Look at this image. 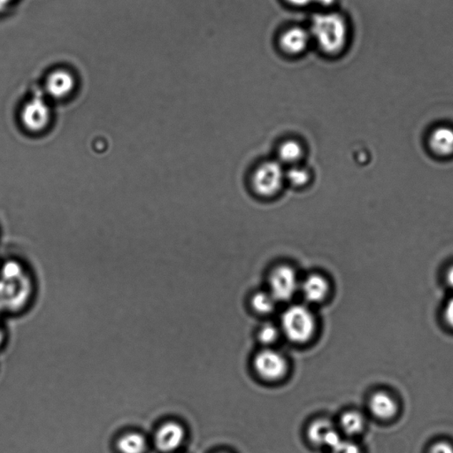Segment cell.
Instances as JSON below:
<instances>
[{
  "label": "cell",
  "mask_w": 453,
  "mask_h": 453,
  "mask_svg": "<svg viewBox=\"0 0 453 453\" xmlns=\"http://www.w3.org/2000/svg\"><path fill=\"white\" fill-rule=\"evenodd\" d=\"M286 1L295 6L304 7L311 5L312 3H316L317 0H286Z\"/></svg>",
  "instance_id": "cb8c5ba5"
},
{
  "label": "cell",
  "mask_w": 453,
  "mask_h": 453,
  "mask_svg": "<svg viewBox=\"0 0 453 453\" xmlns=\"http://www.w3.org/2000/svg\"><path fill=\"white\" fill-rule=\"evenodd\" d=\"M365 419L362 414L356 411L345 412L340 419V429L348 436H356L362 432Z\"/></svg>",
  "instance_id": "9a60e30c"
},
{
  "label": "cell",
  "mask_w": 453,
  "mask_h": 453,
  "mask_svg": "<svg viewBox=\"0 0 453 453\" xmlns=\"http://www.w3.org/2000/svg\"><path fill=\"white\" fill-rule=\"evenodd\" d=\"M253 366L259 377L270 382L285 377L288 370L285 356L272 349H265L258 353Z\"/></svg>",
  "instance_id": "5b68a950"
},
{
  "label": "cell",
  "mask_w": 453,
  "mask_h": 453,
  "mask_svg": "<svg viewBox=\"0 0 453 453\" xmlns=\"http://www.w3.org/2000/svg\"><path fill=\"white\" fill-rule=\"evenodd\" d=\"M316 3H318L320 4V5L324 6H329L333 5V4L335 3V0H317Z\"/></svg>",
  "instance_id": "4316f807"
},
{
  "label": "cell",
  "mask_w": 453,
  "mask_h": 453,
  "mask_svg": "<svg viewBox=\"0 0 453 453\" xmlns=\"http://www.w3.org/2000/svg\"><path fill=\"white\" fill-rule=\"evenodd\" d=\"M185 438V430L178 422H168L158 428L154 443L158 450L162 452H171L181 447Z\"/></svg>",
  "instance_id": "8992f818"
},
{
  "label": "cell",
  "mask_w": 453,
  "mask_h": 453,
  "mask_svg": "<svg viewBox=\"0 0 453 453\" xmlns=\"http://www.w3.org/2000/svg\"><path fill=\"white\" fill-rule=\"evenodd\" d=\"M444 320L448 324V326L453 330V297L447 302L444 308Z\"/></svg>",
  "instance_id": "603a6c76"
},
{
  "label": "cell",
  "mask_w": 453,
  "mask_h": 453,
  "mask_svg": "<svg viewBox=\"0 0 453 453\" xmlns=\"http://www.w3.org/2000/svg\"><path fill=\"white\" fill-rule=\"evenodd\" d=\"M285 180V172L279 162H264L254 171L253 188L260 197L270 198L281 190Z\"/></svg>",
  "instance_id": "3957f363"
},
{
  "label": "cell",
  "mask_w": 453,
  "mask_h": 453,
  "mask_svg": "<svg viewBox=\"0 0 453 453\" xmlns=\"http://www.w3.org/2000/svg\"><path fill=\"white\" fill-rule=\"evenodd\" d=\"M24 126L31 131H40L46 127L50 120V109L44 99L33 98L21 112Z\"/></svg>",
  "instance_id": "52a82bcc"
},
{
  "label": "cell",
  "mask_w": 453,
  "mask_h": 453,
  "mask_svg": "<svg viewBox=\"0 0 453 453\" xmlns=\"http://www.w3.org/2000/svg\"><path fill=\"white\" fill-rule=\"evenodd\" d=\"M16 0H0V16L6 12Z\"/></svg>",
  "instance_id": "d4e9b609"
},
{
  "label": "cell",
  "mask_w": 453,
  "mask_h": 453,
  "mask_svg": "<svg viewBox=\"0 0 453 453\" xmlns=\"http://www.w3.org/2000/svg\"><path fill=\"white\" fill-rule=\"evenodd\" d=\"M21 268L19 264L14 263V261H9V263L4 265L2 268L3 279L5 280H16L19 279L21 275Z\"/></svg>",
  "instance_id": "ffe728a7"
},
{
  "label": "cell",
  "mask_w": 453,
  "mask_h": 453,
  "mask_svg": "<svg viewBox=\"0 0 453 453\" xmlns=\"http://www.w3.org/2000/svg\"><path fill=\"white\" fill-rule=\"evenodd\" d=\"M316 330L314 315L310 309L302 305L287 308L282 316L281 330L290 341L305 344L312 340Z\"/></svg>",
  "instance_id": "7a4b0ae2"
},
{
  "label": "cell",
  "mask_w": 453,
  "mask_h": 453,
  "mask_svg": "<svg viewBox=\"0 0 453 453\" xmlns=\"http://www.w3.org/2000/svg\"><path fill=\"white\" fill-rule=\"evenodd\" d=\"M307 434L312 444L330 449L336 447L342 440L340 433L327 419H317L312 422Z\"/></svg>",
  "instance_id": "9c48e42d"
},
{
  "label": "cell",
  "mask_w": 453,
  "mask_h": 453,
  "mask_svg": "<svg viewBox=\"0 0 453 453\" xmlns=\"http://www.w3.org/2000/svg\"><path fill=\"white\" fill-rule=\"evenodd\" d=\"M296 272L292 268L283 265L275 268L270 276V292L276 301H288L300 290Z\"/></svg>",
  "instance_id": "277c9868"
},
{
  "label": "cell",
  "mask_w": 453,
  "mask_h": 453,
  "mask_svg": "<svg viewBox=\"0 0 453 453\" xmlns=\"http://www.w3.org/2000/svg\"><path fill=\"white\" fill-rule=\"evenodd\" d=\"M445 281H447L448 286L453 290V265L445 273Z\"/></svg>",
  "instance_id": "484cf974"
},
{
  "label": "cell",
  "mask_w": 453,
  "mask_h": 453,
  "mask_svg": "<svg viewBox=\"0 0 453 453\" xmlns=\"http://www.w3.org/2000/svg\"><path fill=\"white\" fill-rule=\"evenodd\" d=\"M330 453H362L358 445L351 441L342 440L336 447L330 449Z\"/></svg>",
  "instance_id": "44dd1931"
},
{
  "label": "cell",
  "mask_w": 453,
  "mask_h": 453,
  "mask_svg": "<svg viewBox=\"0 0 453 453\" xmlns=\"http://www.w3.org/2000/svg\"><path fill=\"white\" fill-rule=\"evenodd\" d=\"M3 332H2V330L0 329V345H1V342L3 341Z\"/></svg>",
  "instance_id": "83f0119b"
},
{
  "label": "cell",
  "mask_w": 453,
  "mask_h": 453,
  "mask_svg": "<svg viewBox=\"0 0 453 453\" xmlns=\"http://www.w3.org/2000/svg\"><path fill=\"white\" fill-rule=\"evenodd\" d=\"M430 453H453V447L450 444L440 442V443L433 445Z\"/></svg>",
  "instance_id": "7402d4cb"
},
{
  "label": "cell",
  "mask_w": 453,
  "mask_h": 453,
  "mask_svg": "<svg viewBox=\"0 0 453 453\" xmlns=\"http://www.w3.org/2000/svg\"><path fill=\"white\" fill-rule=\"evenodd\" d=\"M280 333L281 330H279L278 327L271 323H266L260 327L258 337L263 345H270L278 341Z\"/></svg>",
  "instance_id": "d6986e66"
},
{
  "label": "cell",
  "mask_w": 453,
  "mask_h": 453,
  "mask_svg": "<svg viewBox=\"0 0 453 453\" xmlns=\"http://www.w3.org/2000/svg\"><path fill=\"white\" fill-rule=\"evenodd\" d=\"M300 289L308 303L317 304L327 297L330 292V285L322 275L314 274L307 276L300 283Z\"/></svg>",
  "instance_id": "8fae6325"
},
{
  "label": "cell",
  "mask_w": 453,
  "mask_h": 453,
  "mask_svg": "<svg viewBox=\"0 0 453 453\" xmlns=\"http://www.w3.org/2000/svg\"><path fill=\"white\" fill-rule=\"evenodd\" d=\"M370 409L375 417L387 421V419L395 417L399 407H397L396 400L390 394L377 392L371 397Z\"/></svg>",
  "instance_id": "4fadbf2b"
},
{
  "label": "cell",
  "mask_w": 453,
  "mask_h": 453,
  "mask_svg": "<svg viewBox=\"0 0 453 453\" xmlns=\"http://www.w3.org/2000/svg\"><path fill=\"white\" fill-rule=\"evenodd\" d=\"M311 38L324 54L337 56L346 50L351 39V27L341 14L327 12L315 16Z\"/></svg>",
  "instance_id": "6da1fadb"
},
{
  "label": "cell",
  "mask_w": 453,
  "mask_h": 453,
  "mask_svg": "<svg viewBox=\"0 0 453 453\" xmlns=\"http://www.w3.org/2000/svg\"><path fill=\"white\" fill-rule=\"evenodd\" d=\"M309 173L305 169L292 167L285 173V179L294 187H303L309 182Z\"/></svg>",
  "instance_id": "ac0fdd59"
},
{
  "label": "cell",
  "mask_w": 453,
  "mask_h": 453,
  "mask_svg": "<svg viewBox=\"0 0 453 453\" xmlns=\"http://www.w3.org/2000/svg\"><path fill=\"white\" fill-rule=\"evenodd\" d=\"M302 153H303V150H302L300 143L294 141V140H289L280 146L278 156L279 159L285 163L294 164L300 161Z\"/></svg>",
  "instance_id": "2e32d148"
},
{
  "label": "cell",
  "mask_w": 453,
  "mask_h": 453,
  "mask_svg": "<svg viewBox=\"0 0 453 453\" xmlns=\"http://www.w3.org/2000/svg\"><path fill=\"white\" fill-rule=\"evenodd\" d=\"M75 77L68 70H54L47 76L46 89L55 98L67 97L75 89Z\"/></svg>",
  "instance_id": "30bf717a"
},
{
  "label": "cell",
  "mask_w": 453,
  "mask_h": 453,
  "mask_svg": "<svg viewBox=\"0 0 453 453\" xmlns=\"http://www.w3.org/2000/svg\"><path fill=\"white\" fill-rule=\"evenodd\" d=\"M310 32L300 27L286 29L280 36L279 44L283 53L297 56L307 49L311 40Z\"/></svg>",
  "instance_id": "ba28073f"
},
{
  "label": "cell",
  "mask_w": 453,
  "mask_h": 453,
  "mask_svg": "<svg viewBox=\"0 0 453 453\" xmlns=\"http://www.w3.org/2000/svg\"><path fill=\"white\" fill-rule=\"evenodd\" d=\"M429 148L439 157L453 156V128L440 126L431 132L429 138Z\"/></svg>",
  "instance_id": "7c38bea8"
},
{
  "label": "cell",
  "mask_w": 453,
  "mask_h": 453,
  "mask_svg": "<svg viewBox=\"0 0 453 453\" xmlns=\"http://www.w3.org/2000/svg\"><path fill=\"white\" fill-rule=\"evenodd\" d=\"M117 448L121 453H145L147 441L143 434L128 432L119 437Z\"/></svg>",
  "instance_id": "5bb4252c"
},
{
  "label": "cell",
  "mask_w": 453,
  "mask_h": 453,
  "mask_svg": "<svg viewBox=\"0 0 453 453\" xmlns=\"http://www.w3.org/2000/svg\"><path fill=\"white\" fill-rule=\"evenodd\" d=\"M276 301L270 292H258L253 295L252 305L260 315H268L275 310Z\"/></svg>",
  "instance_id": "e0dca14e"
}]
</instances>
